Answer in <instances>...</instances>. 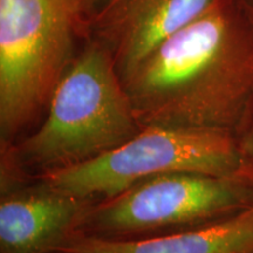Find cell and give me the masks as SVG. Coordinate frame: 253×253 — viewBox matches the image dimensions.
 Here are the masks:
<instances>
[{
  "label": "cell",
  "instance_id": "obj_1",
  "mask_svg": "<svg viewBox=\"0 0 253 253\" xmlns=\"http://www.w3.org/2000/svg\"><path fill=\"white\" fill-rule=\"evenodd\" d=\"M142 126L238 137L253 108V11L218 0L121 79Z\"/></svg>",
  "mask_w": 253,
  "mask_h": 253
},
{
  "label": "cell",
  "instance_id": "obj_2",
  "mask_svg": "<svg viewBox=\"0 0 253 253\" xmlns=\"http://www.w3.org/2000/svg\"><path fill=\"white\" fill-rule=\"evenodd\" d=\"M143 129L112 49L90 37L53 94L45 118L18 143L1 144L19 171L38 177L109 153Z\"/></svg>",
  "mask_w": 253,
  "mask_h": 253
},
{
  "label": "cell",
  "instance_id": "obj_3",
  "mask_svg": "<svg viewBox=\"0 0 253 253\" xmlns=\"http://www.w3.org/2000/svg\"><path fill=\"white\" fill-rule=\"evenodd\" d=\"M81 38H90L84 0H0L1 144L42 120Z\"/></svg>",
  "mask_w": 253,
  "mask_h": 253
},
{
  "label": "cell",
  "instance_id": "obj_4",
  "mask_svg": "<svg viewBox=\"0 0 253 253\" xmlns=\"http://www.w3.org/2000/svg\"><path fill=\"white\" fill-rule=\"evenodd\" d=\"M249 169L253 168L235 135L210 129L149 125L102 156L34 178L68 195L97 202L166 173L233 175Z\"/></svg>",
  "mask_w": 253,
  "mask_h": 253
},
{
  "label": "cell",
  "instance_id": "obj_5",
  "mask_svg": "<svg viewBox=\"0 0 253 253\" xmlns=\"http://www.w3.org/2000/svg\"><path fill=\"white\" fill-rule=\"evenodd\" d=\"M253 205V169L233 175L172 172L94 202L79 233L108 239L167 235L224 219Z\"/></svg>",
  "mask_w": 253,
  "mask_h": 253
},
{
  "label": "cell",
  "instance_id": "obj_6",
  "mask_svg": "<svg viewBox=\"0 0 253 253\" xmlns=\"http://www.w3.org/2000/svg\"><path fill=\"white\" fill-rule=\"evenodd\" d=\"M1 183L0 253H53L77 233L94 203L68 195L42 179Z\"/></svg>",
  "mask_w": 253,
  "mask_h": 253
},
{
  "label": "cell",
  "instance_id": "obj_7",
  "mask_svg": "<svg viewBox=\"0 0 253 253\" xmlns=\"http://www.w3.org/2000/svg\"><path fill=\"white\" fill-rule=\"evenodd\" d=\"M218 0H137L104 30L91 34L112 49L120 78L164 41L203 15Z\"/></svg>",
  "mask_w": 253,
  "mask_h": 253
},
{
  "label": "cell",
  "instance_id": "obj_8",
  "mask_svg": "<svg viewBox=\"0 0 253 253\" xmlns=\"http://www.w3.org/2000/svg\"><path fill=\"white\" fill-rule=\"evenodd\" d=\"M68 253H253V205L224 219L136 239L74 233L55 252Z\"/></svg>",
  "mask_w": 253,
  "mask_h": 253
},
{
  "label": "cell",
  "instance_id": "obj_9",
  "mask_svg": "<svg viewBox=\"0 0 253 253\" xmlns=\"http://www.w3.org/2000/svg\"><path fill=\"white\" fill-rule=\"evenodd\" d=\"M136 1L137 0H112L100 13H97L91 19V33H97V32L102 31L104 28L110 26L113 23H115L126 9L134 5Z\"/></svg>",
  "mask_w": 253,
  "mask_h": 253
},
{
  "label": "cell",
  "instance_id": "obj_10",
  "mask_svg": "<svg viewBox=\"0 0 253 253\" xmlns=\"http://www.w3.org/2000/svg\"><path fill=\"white\" fill-rule=\"evenodd\" d=\"M238 140L250 166L253 168V108L238 135Z\"/></svg>",
  "mask_w": 253,
  "mask_h": 253
},
{
  "label": "cell",
  "instance_id": "obj_11",
  "mask_svg": "<svg viewBox=\"0 0 253 253\" xmlns=\"http://www.w3.org/2000/svg\"><path fill=\"white\" fill-rule=\"evenodd\" d=\"M110 1H112V0H84V5H86V9L88 17L90 19V23L91 19H93L97 13H100Z\"/></svg>",
  "mask_w": 253,
  "mask_h": 253
},
{
  "label": "cell",
  "instance_id": "obj_12",
  "mask_svg": "<svg viewBox=\"0 0 253 253\" xmlns=\"http://www.w3.org/2000/svg\"><path fill=\"white\" fill-rule=\"evenodd\" d=\"M244 1L249 5V7L253 11V0H244Z\"/></svg>",
  "mask_w": 253,
  "mask_h": 253
},
{
  "label": "cell",
  "instance_id": "obj_13",
  "mask_svg": "<svg viewBox=\"0 0 253 253\" xmlns=\"http://www.w3.org/2000/svg\"><path fill=\"white\" fill-rule=\"evenodd\" d=\"M53 253H68V252H59L58 251V252H53Z\"/></svg>",
  "mask_w": 253,
  "mask_h": 253
}]
</instances>
